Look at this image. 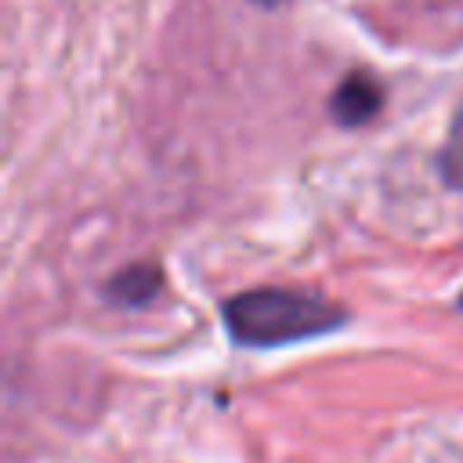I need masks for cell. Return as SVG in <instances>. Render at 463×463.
<instances>
[{"mask_svg":"<svg viewBox=\"0 0 463 463\" xmlns=\"http://www.w3.org/2000/svg\"><path fill=\"white\" fill-rule=\"evenodd\" d=\"M253 4H260V7H279L282 0H253Z\"/></svg>","mask_w":463,"mask_h":463,"instance_id":"cell-5","label":"cell"},{"mask_svg":"<svg viewBox=\"0 0 463 463\" xmlns=\"http://www.w3.org/2000/svg\"><path fill=\"white\" fill-rule=\"evenodd\" d=\"M383 105V90L369 72H351L336 83L333 98H329V112L340 127H365Z\"/></svg>","mask_w":463,"mask_h":463,"instance_id":"cell-2","label":"cell"},{"mask_svg":"<svg viewBox=\"0 0 463 463\" xmlns=\"http://www.w3.org/2000/svg\"><path fill=\"white\" fill-rule=\"evenodd\" d=\"M347 322L344 307L326 300L322 293L307 289H246L232 300H224V326L235 344L242 347H282L300 344L322 333H333Z\"/></svg>","mask_w":463,"mask_h":463,"instance_id":"cell-1","label":"cell"},{"mask_svg":"<svg viewBox=\"0 0 463 463\" xmlns=\"http://www.w3.org/2000/svg\"><path fill=\"white\" fill-rule=\"evenodd\" d=\"M459 307H463V297H459Z\"/></svg>","mask_w":463,"mask_h":463,"instance_id":"cell-6","label":"cell"},{"mask_svg":"<svg viewBox=\"0 0 463 463\" xmlns=\"http://www.w3.org/2000/svg\"><path fill=\"white\" fill-rule=\"evenodd\" d=\"M441 177L452 188H463V127H456L452 141L441 152Z\"/></svg>","mask_w":463,"mask_h":463,"instance_id":"cell-4","label":"cell"},{"mask_svg":"<svg viewBox=\"0 0 463 463\" xmlns=\"http://www.w3.org/2000/svg\"><path fill=\"white\" fill-rule=\"evenodd\" d=\"M156 289H159V271L152 264H130L116 279L105 282V297L127 307H141L145 300L156 297Z\"/></svg>","mask_w":463,"mask_h":463,"instance_id":"cell-3","label":"cell"}]
</instances>
